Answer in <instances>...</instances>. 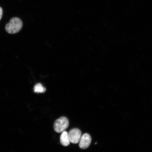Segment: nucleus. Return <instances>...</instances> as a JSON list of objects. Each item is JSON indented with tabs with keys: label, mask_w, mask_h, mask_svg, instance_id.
I'll return each instance as SVG.
<instances>
[{
	"label": "nucleus",
	"mask_w": 152,
	"mask_h": 152,
	"mask_svg": "<svg viewBox=\"0 0 152 152\" xmlns=\"http://www.w3.org/2000/svg\"><path fill=\"white\" fill-rule=\"evenodd\" d=\"M22 22L20 18H13L5 26V30L7 33L14 34L18 33L22 29Z\"/></svg>",
	"instance_id": "f257e3e1"
},
{
	"label": "nucleus",
	"mask_w": 152,
	"mask_h": 152,
	"mask_svg": "<svg viewBox=\"0 0 152 152\" xmlns=\"http://www.w3.org/2000/svg\"><path fill=\"white\" fill-rule=\"evenodd\" d=\"M69 122L66 117H62L55 121L54 123V130L57 133H61L68 128Z\"/></svg>",
	"instance_id": "f03ea898"
},
{
	"label": "nucleus",
	"mask_w": 152,
	"mask_h": 152,
	"mask_svg": "<svg viewBox=\"0 0 152 152\" xmlns=\"http://www.w3.org/2000/svg\"><path fill=\"white\" fill-rule=\"evenodd\" d=\"M70 142L73 144L78 143L81 137V131L77 129H72L68 133Z\"/></svg>",
	"instance_id": "7ed1b4c3"
},
{
	"label": "nucleus",
	"mask_w": 152,
	"mask_h": 152,
	"mask_svg": "<svg viewBox=\"0 0 152 152\" xmlns=\"http://www.w3.org/2000/svg\"><path fill=\"white\" fill-rule=\"evenodd\" d=\"M91 140L92 139L90 134L86 133L83 134L80 140L79 147L83 149H87L90 145Z\"/></svg>",
	"instance_id": "20e7f679"
},
{
	"label": "nucleus",
	"mask_w": 152,
	"mask_h": 152,
	"mask_svg": "<svg viewBox=\"0 0 152 152\" xmlns=\"http://www.w3.org/2000/svg\"><path fill=\"white\" fill-rule=\"evenodd\" d=\"M60 140L61 143L63 146L66 147L69 145L70 141L68 136V133L64 131L62 132L60 136Z\"/></svg>",
	"instance_id": "39448f33"
},
{
	"label": "nucleus",
	"mask_w": 152,
	"mask_h": 152,
	"mask_svg": "<svg viewBox=\"0 0 152 152\" xmlns=\"http://www.w3.org/2000/svg\"><path fill=\"white\" fill-rule=\"evenodd\" d=\"M46 91V89L41 83L36 84L34 87V92L37 93H44Z\"/></svg>",
	"instance_id": "423d86ee"
},
{
	"label": "nucleus",
	"mask_w": 152,
	"mask_h": 152,
	"mask_svg": "<svg viewBox=\"0 0 152 152\" xmlns=\"http://www.w3.org/2000/svg\"><path fill=\"white\" fill-rule=\"evenodd\" d=\"M3 15V10L1 7H0V20H1Z\"/></svg>",
	"instance_id": "0eeeda50"
}]
</instances>
